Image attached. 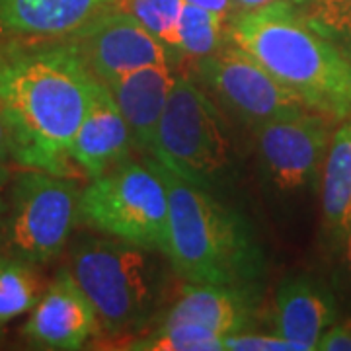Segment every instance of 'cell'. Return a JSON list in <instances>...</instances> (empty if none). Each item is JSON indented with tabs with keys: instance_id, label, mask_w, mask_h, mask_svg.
I'll list each match as a JSON object with an SVG mask.
<instances>
[{
	"instance_id": "6da1fadb",
	"label": "cell",
	"mask_w": 351,
	"mask_h": 351,
	"mask_svg": "<svg viewBox=\"0 0 351 351\" xmlns=\"http://www.w3.org/2000/svg\"><path fill=\"white\" fill-rule=\"evenodd\" d=\"M98 82L71 41L0 43V106L14 160L66 176L73 138Z\"/></svg>"
},
{
	"instance_id": "7a4b0ae2",
	"label": "cell",
	"mask_w": 351,
	"mask_h": 351,
	"mask_svg": "<svg viewBox=\"0 0 351 351\" xmlns=\"http://www.w3.org/2000/svg\"><path fill=\"white\" fill-rule=\"evenodd\" d=\"M230 36L306 108L330 119H343L351 112V61L287 4L248 10Z\"/></svg>"
},
{
	"instance_id": "3957f363",
	"label": "cell",
	"mask_w": 351,
	"mask_h": 351,
	"mask_svg": "<svg viewBox=\"0 0 351 351\" xmlns=\"http://www.w3.org/2000/svg\"><path fill=\"white\" fill-rule=\"evenodd\" d=\"M168 193V260L189 283L246 287L262 274V252L248 225L156 158L149 160Z\"/></svg>"
},
{
	"instance_id": "277c9868",
	"label": "cell",
	"mask_w": 351,
	"mask_h": 351,
	"mask_svg": "<svg viewBox=\"0 0 351 351\" xmlns=\"http://www.w3.org/2000/svg\"><path fill=\"white\" fill-rule=\"evenodd\" d=\"M149 252L119 239H88L75 250L71 274L92 302L100 328L117 334L151 316L160 297V276Z\"/></svg>"
},
{
	"instance_id": "5b68a950",
	"label": "cell",
	"mask_w": 351,
	"mask_h": 351,
	"mask_svg": "<svg viewBox=\"0 0 351 351\" xmlns=\"http://www.w3.org/2000/svg\"><path fill=\"white\" fill-rule=\"evenodd\" d=\"M78 219L98 232L168 256V193L149 162L121 160L80 193Z\"/></svg>"
},
{
	"instance_id": "8992f818",
	"label": "cell",
	"mask_w": 351,
	"mask_h": 351,
	"mask_svg": "<svg viewBox=\"0 0 351 351\" xmlns=\"http://www.w3.org/2000/svg\"><path fill=\"white\" fill-rule=\"evenodd\" d=\"M152 156L188 182L209 189L230 166V138L211 98L193 80L176 78Z\"/></svg>"
},
{
	"instance_id": "52a82bcc",
	"label": "cell",
	"mask_w": 351,
	"mask_h": 351,
	"mask_svg": "<svg viewBox=\"0 0 351 351\" xmlns=\"http://www.w3.org/2000/svg\"><path fill=\"white\" fill-rule=\"evenodd\" d=\"M80 191L64 176L29 170L12 186L4 239L16 260L43 263L63 250L78 221Z\"/></svg>"
},
{
	"instance_id": "ba28073f",
	"label": "cell",
	"mask_w": 351,
	"mask_h": 351,
	"mask_svg": "<svg viewBox=\"0 0 351 351\" xmlns=\"http://www.w3.org/2000/svg\"><path fill=\"white\" fill-rule=\"evenodd\" d=\"M203 59L199 69L203 82L246 125L258 129L306 110L293 90L281 84L239 45L221 47Z\"/></svg>"
},
{
	"instance_id": "9c48e42d",
	"label": "cell",
	"mask_w": 351,
	"mask_h": 351,
	"mask_svg": "<svg viewBox=\"0 0 351 351\" xmlns=\"http://www.w3.org/2000/svg\"><path fill=\"white\" fill-rule=\"evenodd\" d=\"M90 73L110 84L143 66L168 64V47L131 14H98L71 34Z\"/></svg>"
},
{
	"instance_id": "30bf717a",
	"label": "cell",
	"mask_w": 351,
	"mask_h": 351,
	"mask_svg": "<svg viewBox=\"0 0 351 351\" xmlns=\"http://www.w3.org/2000/svg\"><path fill=\"white\" fill-rule=\"evenodd\" d=\"M263 168L283 191L302 188L316 172L328 145V121L302 112L256 129Z\"/></svg>"
},
{
	"instance_id": "8fae6325",
	"label": "cell",
	"mask_w": 351,
	"mask_h": 351,
	"mask_svg": "<svg viewBox=\"0 0 351 351\" xmlns=\"http://www.w3.org/2000/svg\"><path fill=\"white\" fill-rule=\"evenodd\" d=\"M100 328L98 314L71 269H61L34 306L24 334L41 350H80Z\"/></svg>"
},
{
	"instance_id": "7c38bea8",
	"label": "cell",
	"mask_w": 351,
	"mask_h": 351,
	"mask_svg": "<svg viewBox=\"0 0 351 351\" xmlns=\"http://www.w3.org/2000/svg\"><path fill=\"white\" fill-rule=\"evenodd\" d=\"M336 301L322 283L306 276L281 281L274 297V332L304 351L316 350L320 338L336 322Z\"/></svg>"
},
{
	"instance_id": "4fadbf2b",
	"label": "cell",
	"mask_w": 351,
	"mask_h": 351,
	"mask_svg": "<svg viewBox=\"0 0 351 351\" xmlns=\"http://www.w3.org/2000/svg\"><path fill=\"white\" fill-rule=\"evenodd\" d=\"M131 131L113 100L110 88L98 82L92 104L71 145V160L88 176L98 178L127 158Z\"/></svg>"
},
{
	"instance_id": "5bb4252c",
	"label": "cell",
	"mask_w": 351,
	"mask_h": 351,
	"mask_svg": "<svg viewBox=\"0 0 351 351\" xmlns=\"http://www.w3.org/2000/svg\"><path fill=\"white\" fill-rule=\"evenodd\" d=\"M174 80L170 64H151L106 84L129 125L133 143L151 156Z\"/></svg>"
},
{
	"instance_id": "9a60e30c",
	"label": "cell",
	"mask_w": 351,
	"mask_h": 351,
	"mask_svg": "<svg viewBox=\"0 0 351 351\" xmlns=\"http://www.w3.org/2000/svg\"><path fill=\"white\" fill-rule=\"evenodd\" d=\"M113 0H0V38L69 36Z\"/></svg>"
},
{
	"instance_id": "2e32d148",
	"label": "cell",
	"mask_w": 351,
	"mask_h": 351,
	"mask_svg": "<svg viewBox=\"0 0 351 351\" xmlns=\"http://www.w3.org/2000/svg\"><path fill=\"white\" fill-rule=\"evenodd\" d=\"M252 318L250 293L237 285L188 283L164 324H197L217 334H239Z\"/></svg>"
},
{
	"instance_id": "e0dca14e",
	"label": "cell",
	"mask_w": 351,
	"mask_h": 351,
	"mask_svg": "<svg viewBox=\"0 0 351 351\" xmlns=\"http://www.w3.org/2000/svg\"><path fill=\"white\" fill-rule=\"evenodd\" d=\"M351 203V119L339 127L330 141L322 178V215L330 228H339Z\"/></svg>"
},
{
	"instance_id": "ac0fdd59",
	"label": "cell",
	"mask_w": 351,
	"mask_h": 351,
	"mask_svg": "<svg viewBox=\"0 0 351 351\" xmlns=\"http://www.w3.org/2000/svg\"><path fill=\"white\" fill-rule=\"evenodd\" d=\"M226 16L184 4L178 22V49L191 57H207L225 47Z\"/></svg>"
},
{
	"instance_id": "d6986e66",
	"label": "cell",
	"mask_w": 351,
	"mask_h": 351,
	"mask_svg": "<svg viewBox=\"0 0 351 351\" xmlns=\"http://www.w3.org/2000/svg\"><path fill=\"white\" fill-rule=\"evenodd\" d=\"M36 274L22 260L0 258V328L38 304Z\"/></svg>"
},
{
	"instance_id": "ffe728a7",
	"label": "cell",
	"mask_w": 351,
	"mask_h": 351,
	"mask_svg": "<svg viewBox=\"0 0 351 351\" xmlns=\"http://www.w3.org/2000/svg\"><path fill=\"white\" fill-rule=\"evenodd\" d=\"M138 351H223L225 336L197 324H162L156 334L133 341Z\"/></svg>"
},
{
	"instance_id": "44dd1931",
	"label": "cell",
	"mask_w": 351,
	"mask_h": 351,
	"mask_svg": "<svg viewBox=\"0 0 351 351\" xmlns=\"http://www.w3.org/2000/svg\"><path fill=\"white\" fill-rule=\"evenodd\" d=\"M119 4L166 47L178 49V22L184 0H119Z\"/></svg>"
},
{
	"instance_id": "7402d4cb",
	"label": "cell",
	"mask_w": 351,
	"mask_h": 351,
	"mask_svg": "<svg viewBox=\"0 0 351 351\" xmlns=\"http://www.w3.org/2000/svg\"><path fill=\"white\" fill-rule=\"evenodd\" d=\"M308 22L324 36L351 38V0L313 2Z\"/></svg>"
},
{
	"instance_id": "603a6c76",
	"label": "cell",
	"mask_w": 351,
	"mask_h": 351,
	"mask_svg": "<svg viewBox=\"0 0 351 351\" xmlns=\"http://www.w3.org/2000/svg\"><path fill=\"white\" fill-rule=\"evenodd\" d=\"M225 350L232 351H304L302 346L281 336H256V334H226Z\"/></svg>"
},
{
	"instance_id": "cb8c5ba5",
	"label": "cell",
	"mask_w": 351,
	"mask_h": 351,
	"mask_svg": "<svg viewBox=\"0 0 351 351\" xmlns=\"http://www.w3.org/2000/svg\"><path fill=\"white\" fill-rule=\"evenodd\" d=\"M320 351H351V320L336 328H328L326 334L318 341Z\"/></svg>"
},
{
	"instance_id": "d4e9b609",
	"label": "cell",
	"mask_w": 351,
	"mask_h": 351,
	"mask_svg": "<svg viewBox=\"0 0 351 351\" xmlns=\"http://www.w3.org/2000/svg\"><path fill=\"white\" fill-rule=\"evenodd\" d=\"M6 158H12V138H10V129L0 106V160H6Z\"/></svg>"
},
{
	"instance_id": "484cf974",
	"label": "cell",
	"mask_w": 351,
	"mask_h": 351,
	"mask_svg": "<svg viewBox=\"0 0 351 351\" xmlns=\"http://www.w3.org/2000/svg\"><path fill=\"white\" fill-rule=\"evenodd\" d=\"M186 4H193V6H199V8H205L209 12L215 14H223V16H228L230 8H232V0H184Z\"/></svg>"
},
{
	"instance_id": "4316f807",
	"label": "cell",
	"mask_w": 351,
	"mask_h": 351,
	"mask_svg": "<svg viewBox=\"0 0 351 351\" xmlns=\"http://www.w3.org/2000/svg\"><path fill=\"white\" fill-rule=\"evenodd\" d=\"M8 184V168L4 166V160H0V217L6 211V201H4V188Z\"/></svg>"
},
{
	"instance_id": "83f0119b",
	"label": "cell",
	"mask_w": 351,
	"mask_h": 351,
	"mask_svg": "<svg viewBox=\"0 0 351 351\" xmlns=\"http://www.w3.org/2000/svg\"><path fill=\"white\" fill-rule=\"evenodd\" d=\"M240 6H244L246 10H256V8H263V6H269L274 2H279V0H237Z\"/></svg>"
},
{
	"instance_id": "f1b7e54d",
	"label": "cell",
	"mask_w": 351,
	"mask_h": 351,
	"mask_svg": "<svg viewBox=\"0 0 351 351\" xmlns=\"http://www.w3.org/2000/svg\"><path fill=\"white\" fill-rule=\"evenodd\" d=\"M339 228L343 230V232H348L351 228V203L348 205V209H346V213L341 217V223H339Z\"/></svg>"
},
{
	"instance_id": "f546056e",
	"label": "cell",
	"mask_w": 351,
	"mask_h": 351,
	"mask_svg": "<svg viewBox=\"0 0 351 351\" xmlns=\"http://www.w3.org/2000/svg\"><path fill=\"white\" fill-rule=\"evenodd\" d=\"M348 263H350V271H351V228L348 230Z\"/></svg>"
},
{
	"instance_id": "4dcf8cb0",
	"label": "cell",
	"mask_w": 351,
	"mask_h": 351,
	"mask_svg": "<svg viewBox=\"0 0 351 351\" xmlns=\"http://www.w3.org/2000/svg\"><path fill=\"white\" fill-rule=\"evenodd\" d=\"M313 2H322V0H313Z\"/></svg>"
}]
</instances>
